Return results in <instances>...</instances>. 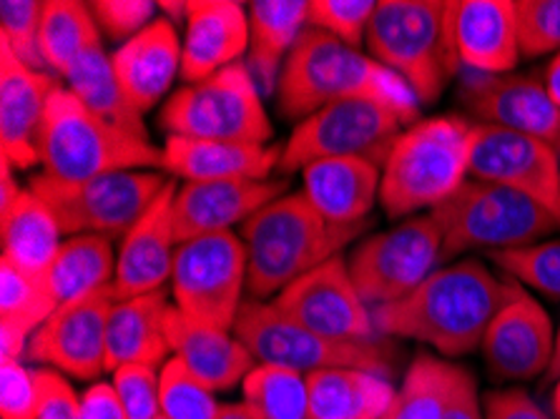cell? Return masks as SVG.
Returning a JSON list of instances; mask_svg holds the SVG:
<instances>
[{"label": "cell", "instance_id": "17", "mask_svg": "<svg viewBox=\"0 0 560 419\" xmlns=\"http://www.w3.org/2000/svg\"><path fill=\"white\" fill-rule=\"evenodd\" d=\"M556 329L548 312L528 289L511 279L503 306L482 339V357L498 380H533L546 374L553 359Z\"/></svg>", "mask_w": 560, "mask_h": 419}, {"label": "cell", "instance_id": "47", "mask_svg": "<svg viewBox=\"0 0 560 419\" xmlns=\"http://www.w3.org/2000/svg\"><path fill=\"white\" fill-rule=\"evenodd\" d=\"M486 419H556L525 389H493L482 399Z\"/></svg>", "mask_w": 560, "mask_h": 419}, {"label": "cell", "instance_id": "3", "mask_svg": "<svg viewBox=\"0 0 560 419\" xmlns=\"http://www.w3.org/2000/svg\"><path fill=\"white\" fill-rule=\"evenodd\" d=\"M372 221L332 224L312 207L302 191L284 194L242 226L247 244V292L265 302L287 287L335 259Z\"/></svg>", "mask_w": 560, "mask_h": 419}, {"label": "cell", "instance_id": "49", "mask_svg": "<svg viewBox=\"0 0 560 419\" xmlns=\"http://www.w3.org/2000/svg\"><path fill=\"white\" fill-rule=\"evenodd\" d=\"M79 419H126L114 384L96 382L81 395Z\"/></svg>", "mask_w": 560, "mask_h": 419}, {"label": "cell", "instance_id": "30", "mask_svg": "<svg viewBox=\"0 0 560 419\" xmlns=\"http://www.w3.org/2000/svg\"><path fill=\"white\" fill-rule=\"evenodd\" d=\"M63 229L44 201L31 189L21 194L13 209L0 217V242L3 261L36 279H48L58 252Z\"/></svg>", "mask_w": 560, "mask_h": 419}, {"label": "cell", "instance_id": "4", "mask_svg": "<svg viewBox=\"0 0 560 419\" xmlns=\"http://www.w3.org/2000/svg\"><path fill=\"white\" fill-rule=\"evenodd\" d=\"M475 121L457 114L415 121L382 164L380 203L389 219L415 217L447 201L470 176Z\"/></svg>", "mask_w": 560, "mask_h": 419}, {"label": "cell", "instance_id": "24", "mask_svg": "<svg viewBox=\"0 0 560 419\" xmlns=\"http://www.w3.org/2000/svg\"><path fill=\"white\" fill-rule=\"evenodd\" d=\"M184 43L172 19H154L112 56L116 79L131 104L147 114L182 75Z\"/></svg>", "mask_w": 560, "mask_h": 419}, {"label": "cell", "instance_id": "11", "mask_svg": "<svg viewBox=\"0 0 560 419\" xmlns=\"http://www.w3.org/2000/svg\"><path fill=\"white\" fill-rule=\"evenodd\" d=\"M247 244L232 231L179 244L172 271L176 310L207 327L232 331L247 302Z\"/></svg>", "mask_w": 560, "mask_h": 419}, {"label": "cell", "instance_id": "21", "mask_svg": "<svg viewBox=\"0 0 560 419\" xmlns=\"http://www.w3.org/2000/svg\"><path fill=\"white\" fill-rule=\"evenodd\" d=\"M287 178L267 182H203L184 184L176 191L174 224L176 242H191L199 236L229 234V229L259 213L271 201L282 199Z\"/></svg>", "mask_w": 560, "mask_h": 419}, {"label": "cell", "instance_id": "39", "mask_svg": "<svg viewBox=\"0 0 560 419\" xmlns=\"http://www.w3.org/2000/svg\"><path fill=\"white\" fill-rule=\"evenodd\" d=\"M46 3L40 0H3L0 3V46L11 50L31 71L48 73L40 54V21Z\"/></svg>", "mask_w": 560, "mask_h": 419}, {"label": "cell", "instance_id": "8", "mask_svg": "<svg viewBox=\"0 0 560 419\" xmlns=\"http://www.w3.org/2000/svg\"><path fill=\"white\" fill-rule=\"evenodd\" d=\"M234 337H240L257 364L284 366L307 377L322 370H364L389 377L395 352L385 339H329L302 327L275 304L247 299L236 316Z\"/></svg>", "mask_w": 560, "mask_h": 419}, {"label": "cell", "instance_id": "40", "mask_svg": "<svg viewBox=\"0 0 560 419\" xmlns=\"http://www.w3.org/2000/svg\"><path fill=\"white\" fill-rule=\"evenodd\" d=\"M490 261L517 284L560 299V242H540L525 249L490 254Z\"/></svg>", "mask_w": 560, "mask_h": 419}, {"label": "cell", "instance_id": "1", "mask_svg": "<svg viewBox=\"0 0 560 419\" xmlns=\"http://www.w3.org/2000/svg\"><path fill=\"white\" fill-rule=\"evenodd\" d=\"M511 279H500L478 259L445 264L400 302L372 310L377 335L422 341L445 357L482 347L503 306Z\"/></svg>", "mask_w": 560, "mask_h": 419}, {"label": "cell", "instance_id": "20", "mask_svg": "<svg viewBox=\"0 0 560 419\" xmlns=\"http://www.w3.org/2000/svg\"><path fill=\"white\" fill-rule=\"evenodd\" d=\"M176 191L179 186L172 178L151 209L139 219V224L121 238L112 287L116 302L154 294L172 279L176 249H179L174 224Z\"/></svg>", "mask_w": 560, "mask_h": 419}, {"label": "cell", "instance_id": "34", "mask_svg": "<svg viewBox=\"0 0 560 419\" xmlns=\"http://www.w3.org/2000/svg\"><path fill=\"white\" fill-rule=\"evenodd\" d=\"M101 46V28L91 5L75 0H48L40 21V54L54 71L63 75L89 48Z\"/></svg>", "mask_w": 560, "mask_h": 419}, {"label": "cell", "instance_id": "29", "mask_svg": "<svg viewBox=\"0 0 560 419\" xmlns=\"http://www.w3.org/2000/svg\"><path fill=\"white\" fill-rule=\"evenodd\" d=\"M247 68L261 93L277 89L287 56L307 28L310 0H252Z\"/></svg>", "mask_w": 560, "mask_h": 419}, {"label": "cell", "instance_id": "19", "mask_svg": "<svg viewBox=\"0 0 560 419\" xmlns=\"http://www.w3.org/2000/svg\"><path fill=\"white\" fill-rule=\"evenodd\" d=\"M447 36L470 73L505 75L521 61L515 0H447Z\"/></svg>", "mask_w": 560, "mask_h": 419}, {"label": "cell", "instance_id": "15", "mask_svg": "<svg viewBox=\"0 0 560 419\" xmlns=\"http://www.w3.org/2000/svg\"><path fill=\"white\" fill-rule=\"evenodd\" d=\"M279 312L329 339H375L372 310L362 302L345 256H335L275 296Z\"/></svg>", "mask_w": 560, "mask_h": 419}, {"label": "cell", "instance_id": "14", "mask_svg": "<svg viewBox=\"0 0 560 419\" xmlns=\"http://www.w3.org/2000/svg\"><path fill=\"white\" fill-rule=\"evenodd\" d=\"M470 176L530 196L560 224V151L550 143L508 128L475 124Z\"/></svg>", "mask_w": 560, "mask_h": 419}, {"label": "cell", "instance_id": "46", "mask_svg": "<svg viewBox=\"0 0 560 419\" xmlns=\"http://www.w3.org/2000/svg\"><path fill=\"white\" fill-rule=\"evenodd\" d=\"M38 387V419H79L81 397L75 395L66 374L40 366L33 370Z\"/></svg>", "mask_w": 560, "mask_h": 419}, {"label": "cell", "instance_id": "7", "mask_svg": "<svg viewBox=\"0 0 560 419\" xmlns=\"http://www.w3.org/2000/svg\"><path fill=\"white\" fill-rule=\"evenodd\" d=\"M368 54L435 104L460 71L447 36V0H380L364 38Z\"/></svg>", "mask_w": 560, "mask_h": 419}, {"label": "cell", "instance_id": "56", "mask_svg": "<svg viewBox=\"0 0 560 419\" xmlns=\"http://www.w3.org/2000/svg\"><path fill=\"white\" fill-rule=\"evenodd\" d=\"M156 419H166V417H164V415H161V417H156Z\"/></svg>", "mask_w": 560, "mask_h": 419}, {"label": "cell", "instance_id": "10", "mask_svg": "<svg viewBox=\"0 0 560 419\" xmlns=\"http://www.w3.org/2000/svg\"><path fill=\"white\" fill-rule=\"evenodd\" d=\"M168 182L161 171H116L86 182H61L40 171L28 186L54 211L63 234H96L114 242L139 224Z\"/></svg>", "mask_w": 560, "mask_h": 419}, {"label": "cell", "instance_id": "38", "mask_svg": "<svg viewBox=\"0 0 560 419\" xmlns=\"http://www.w3.org/2000/svg\"><path fill=\"white\" fill-rule=\"evenodd\" d=\"M222 405H217L214 392L199 382L182 364V359L168 357L161 366V415L166 419H217Z\"/></svg>", "mask_w": 560, "mask_h": 419}, {"label": "cell", "instance_id": "31", "mask_svg": "<svg viewBox=\"0 0 560 419\" xmlns=\"http://www.w3.org/2000/svg\"><path fill=\"white\" fill-rule=\"evenodd\" d=\"M310 419H382L395 399L387 377L364 370L307 374Z\"/></svg>", "mask_w": 560, "mask_h": 419}, {"label": "cell", "instance_id": "32", "mask_svg": "<svg viewBox=\"0 0 560 419\" xmlns=\"http://www.w3.org/2000/svg\"><path fill=\"white\" fill-rule=\"evenodd\" d=\"M116 259L112 238L96 234L68 236L46 279L56 304L63 306L112 289Z\"/></svg>", "mask_w": 560, "mask_h": 419}, {"label": "cell", "instance_id": "27", "mask_svg": "<svg viewBox=\"0 0 560 419\" xmlns=\"http://www.w3.org/2000/svg\"><path fill=\"white\" fill-rule=\"evenodd\" d=\"M310 203L332 224H362L380 201L382 168L368 159H322L302 171Z\"/></svg>", "mask_w": 560, "mask_h": 419}, {"label": "cell", "instance_id": "36", "mask_svg": "<svg viewBox=\"0 0 560 419\" xmlns=\"http://www.w3.org/2000/svg\"><path fill=\"white\" fill-rule=\"evenodd\" d=\"M244 401L261 419H310L307 377L284 366L257 364L242 382Z\"/></svg>", "mask_w": 560, "mask_h": 419}, {"label": "cell", "instance_id": "18", "mask_svg": "<svg viewBox=\"0 0 560 419\" xmlns=\"http://www.w3.org/2000/svg\"><path fill=\"white\" fill-rule=\"evenodd\" d=\"M460 104L475 124L533 136L560 151V108L546 83L533 75L472 73L460 83Z\"/></svg>", "mask_w": 560, "mask_h": 419}, {"label": "cell", "instance_id": "5", "mask_svg": "<svg viewBox=\"0 0 560 419\" xmlns=\"http://www.w3.org/2000/svg\"><path fill=\"white\" fill-rule=\"evenodd\" d=\"M38 156L44 174L61 182H86L116 171H164V149H156L149 136L106 121L61 85L48 98Z\"/></svg>", "mask_w": 560, "mask_h": 419}, {"label": "cell", "instance_id": "41", "mask_svg": "<svg viewBox=\"0 0 560 419\" xmlns=\"http://www.w3.org/2000/svg\"><path fill=\"white\" fill-rule=\"evenodd\" d=\"M377 0H310V28L325 31L345 46L360 48L375 19Z\"/></svg>", "mask_w": 560, "mask_h": 419}, {"label": "cell", "instance_id": "45", "mask_svg": "<svg viewBox=\"0 0 560 419\" xmlns=\"http://www.w3.org/2000/svg\"><path fill=\"white\" fill-rule=\"evenodd\" d=\"M0 417L38 419L36 374L23 362H3L0 366Z\"/></svg>", "mask_w": 560, "mask_h": 419}, {"label": "cell", "instance_id": "52", "mask_svg": "<svg viewBox=\"0 0 560 419\" xmlns=\"http://www.w3.org/2000/svg\"><path fill=\"white\" fill-rule=\"evenodd\" d=\"M542 83H546V89L550 93V98H553V104L560 108V54H556L553 61H550Z\"/></svg>", "mask_w": 560, "mask_h": 419}, {"label": "cell", "instance_id": "26", "mask_svg": "<svg viewBox=\"0 0 560 419\" xmlns=\"http://www.w3.org/2000/svg\"><path fill=\"white\" fill-rule=\"evenodd\" d=\"M166 339L172 354L211 392L234 389L257 366V359L240 337L194 322L176 306H168L166 312Z\"/></svg>", "mask_w": 560, "mask_h": 419}, {"label": "cell", "instance_id": "23", "mask_svg": "<svg viewBox=\"0 0 560 419\" xmlns=\"http://www.w3.org/2000/svg\"><path fill=\"white\" fill-rule=\"evenodd\" d=\"M249 54L247 8L234 0H189L182 54V79L199 83Z\"/></svg>", "mask_w": 560, "mask_h": 419}, {"label": "cell", "instance_id": "44", "mask_svg": "<svg viewBox=\"0 0 560 419\" xmlns=\"http://www.w3.org/2000/svg\"><path fill=\"white\" fill-rule=\"evenodd\" d=\"M98 28L112 40L129 43L154 21L159 3L151 0H96L89 3Z\"/></svg>", "mask_w": 560, "mask_h": 419}, {"label": "cell", "instance_id": "54", "mask_svg": "<svg viewBox=\"0 0 560 419\" xmlns=\"http://www.w3.org/2000/svg\"><path fill=\"white\" fill-rule=\"evenodd\" d=\"M159 11H164V13L172 15V23H174V19H184L186 21V3H168V0H161Z\"/></svg>", "mask_w": 560, "mask_h": 419}, {"label": "cell", "instance_id": "55", "mask_svg": "<svg viewBox=\"0 0 560 419\" xmlns=\"http://www.w3.org/2000/svg\"><path fill=\"white\" fill-rule=\"evenodd\" d=\"M550 409H553V417L560 419V380L553 382V395H550Z\"/></svg>", "mask_w": 560, "mask_h": 419}, {"label": "cell", "instance_id": "25", "mask_svg": "<svg viewBox=\"0 0 560 419\" xmlns=\"http://www.w3.org/2000/svg\"><path fill=\"white\" fill-rule=\"evenodd\" d=\"M282 149L259 147V143L201 141L166 136L164 171L184 178L186 184L203 182H267L279 168Z\"/></svg>", "mask_w": 560, "mask_h": 419}, {"label": "cell", "instance_id": "37", "mask_svg": "<svg viewBox=\"0 0 560 419\" xmlns=\"http://www.w3.org/2000/svg\"><path fill=\"white\" fill-rule=\"evenodd\" d=\"M58 310L48 281L28 277L11 264H0V322L13 324L33 337Z\"/></svg>", "mask_w": 560, "mask_h": 419}, {"label": "cell", "instance_id": "13", "mask_svg": "<svg viewBox=\"0 0 560 419\" xmlns=\"http://www.w3.org/2000/svg\"><path fill=\"white\" fill-rule=\"evenodd\" d=\"M405 128L395 110L375 101H339L296 124L277 171L292 174L322 159H368L382 168Z\"/></svg>", "mask_w": 560, "mask_h": 419}, {"label": "cell", "instance_id": "42", "mask_svg": "<svg viewBox=\"0 0 560 419\" xmlns=\"http://www.w3.org/2000/svg\"><path fill=\"white\" fill-rule=\"evenodd\" d=\"M521 56L560 54V0H515Z\"/></svg>", "mask_w": 560, "mask_h": 419}, {"label": "cell", "instance_id": "16", "mask_svg": "<svg viewBox=\"0 0 560 419\" xmlns=\"http://www.w3.org/2000/svg\"><path fill=\"white\" fill-rule=\"evenodd\" d=\"M112 289L63 304L31 337L25 357L75 380H96L106 372V329L114 310Z\"/></svg>", "mask_w": 560, "mask_h": 419}, {"label": "cell", "instance_id": "2", "mask_svg": "<svg viewBox=\"0 0 560 419\" xmlns=\"http://www.w3.org/2000/svg\"><path fill=\"white\" fill-rule=\"evenodd\" d=\"M352 98L387 106L407 126L420 121V101L400 75L360 48L345 46L329 33L307 25L279 73V114L290 121H304L322 108Z\"/></svg>", "mask_w": 560, "mask_h": 419}, {"label": "cell", "instance_id": "43", "mask_svg": "<svg viewBox=\"0 0 560 419\" xmlns=\"http://www.w3.org/2000/svg\"><path fill=\"white\" fill-rule=\"evenodd\" d=\"M114 389L126 419L161 417V370L147 364H126L114 372Z\"/></svg>", "mask_w": 560, "mask_h": 419}, {"label": "cell", "instance_id": "35", "mask_svg": "<svg viewBox=\"0 0 560 419\" xmlns=\"http://www.w3.org/2000/svg\"><path fill=\"white\" fill-rule=\"evenodd\" d=\"M457 364L432 354H418L407 366L400 389L382 419H443L453 392Z\"/></svg>", "mask_w": 560, "mask_h": 419}, {"label": "cell", "instance_id": "48", "mask_svg": "<svg viewBox=\"0 0 560 419\" xmlns=\"http://www.w3.org/2000/svg\"><path fill=\"white\" fill-rule=\"evenodd\" d=\"M443 419H486V407L480 401L478 384H475V377L465 366H457Z\"/></svg>", "mask_w": 560, "mask_h": 419}, {"label": "cell", "instance_id": "53", "mask_svg": "<svg viewBox=\"0 0 560 419\" xmlns=\"http://www.w3.org/2000/svg\"><path fill=\"white\" fill-rule=\"evenodd\" d=\"M546 377H548V382H556V380H560V324H558V331H556L553 359H550V366H548Z\"/></svg>", "mask_w": 560, "mask_h": 419}, {"label": "cell", "instance_id": "50", "mask_svg": "<svg viewBox=\"0 0 560 419\" xmlns=\"http://www.w3.org/2000/svg\"><path fill=\"white\" fill-rule=\"evenodd\" d=\"M13 171L15 168L0 156V217H5V213L13 209V203L21 199V194L25 191L21 189L19 182H15Z\"/></svg>", "mask_w": 560, "mask_h": 419}, {"label": "cell", "instance_id": "12", "mask_svg": "<svg viewBox=\"0 0 560 419\" xmlns=\"http://www.w3.org/2000/svg\"><path fill=\"white\" fill-rule=\"evenodd\" d=\"M443 231L432 213H418L358 246L347 259L354 289L370 310L400 302L443 267Z\"/></svg>", "mask_w": 560, "mask_h": 419}, {"label": "cell", "instance_id": "9", "mask_svg": "<svg viewBox=\"0 0 560 419\" xmlns=\"http://www.w3.org/2000/svg\"><path fill=\"white\" fill-rule=\"evenodd\" d=\"M166 136L267 147L275 128L247 63H234L199 83L174 91L159 114Z\"/></svg>", "mask_w": 560, "mask_h": 419}, {"label": "cell", "instance_id": "33", "mask_svg": "<svg viewBox=\"0 0 560 419\" xmlns=\"http://www.w3.org/2000/svg\"><path fill=\"white\" fill-rule=\"evenodd\" d=\"M68 91L81 101L83 106L91 108L114 126H121L126 131L149 136L147 124H143V114L136 108L121 83L116 79L112 56L106 54L104 46H93L83 54L79 61L71 66L66 73Z\"/></svg>", "mask_w": 560, "mask_h": 419}, {"label": "cell", "instance_id": "6", "mask_svg": "<svg viewBox=\"0 0 560 419\" xmlns=\"http://www.w3.org/2000/svg\"><path fill=\"white\" fill-rule=\"evenodd\" d=\"M430 213L443 231V267L470 252L525 249L560 231L553 213L530 196L478 178H468Z\"/></svg>", "mask_w": 560, "mask_h": 419}, {"label": "cell", "instance_id": "51", "mask_svg": "<svg viewBox=\"0 0 560 419\" xmlns=\"http://www.w3.org/2000/svg\"><path fill=\"white\" fill-rule=\"evenodd\" d=\"M217 419H261L249 401H234V405H222Z\"/></svg>", "mask_w": 560, "mask_h": 419}, {"label": "cell", "instance_id": "22", "mask_svg": "<svg viewBox=\"0 0 560 419\" xmlns=\"http://www.w3.org/2000/svg\"><path fill=\"white\" fill-rule=\"evenodd\" d=\"M56 89L54 73L31 71L11 50L0 48V156L15 171L40 164L38 133Z\"/></svg>", "mask_w": 560, "mask_h": 419}, {"label": "cell", "instance_id": "28", "mask_svg": "<svg viewBox=\"0 0 560 419\" xmlns=\"http://www.w3.org/2000/svg\"><path fill=\"white\" fill-rule=\"evenodd\" d=\"M166 289L114 302L106 329V372H116L126 364L161 370L172 352L166 339Z\"/></svg>", "mask_w": 560, "mask_h": 419}]
</instances>
